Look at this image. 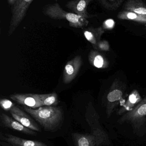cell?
<instances>
[{"label": "cell", "mask_w": 146, "mask_h": 146, "mask_svg": "<svg viewBox=\"0 0 146 146\" xmlns=\"http://www.w3.org/2000/svg\"><path fill=\"white\" fill-rule=\"evenodd\" d=\"M86 120L91 127L90 133L81 134L74 133L72 134L75 146H109L110 140L107 133L99 122L97 115L87 116Z\"/></svg>", "instance_id": "6da1fadb"}, {"label": "cell", "mask_w": 146, "mask_h": 146, "mask_svg": "<svg viewBox=\"0 0 146 146\" xmlns=\"http://www.w3.org/2000/svg\"><path fill=\"white\" fill-rule=\"evenodd\" d=\"M23 107L44 130L54 132L60 128L63 119V112L60 107L42 106L36 110L26 106Z\"/></svg>", "instance_id": "7a4b0ae2"}, {"label": "cell", "mask_w": 146, "mask_h": 146, "mask_svg": "<svg viewBox=\"0 0 146 146\" xmlns=\"http://www.w3.org/2000/svg\"><path fill=\"white\" fill-rule=\"evenodd\" d=\"M43 13L46 16L55 19H64L68 21L71 27L84 28L87 26L89 21L87 19L63 10L57 3L44 6Z\"/></svg>", "instance_id": "3957f363"}, {"label": "cell", "mask_w": 146, "mask_h": 146, "mask_svg": "<svg viewBox=\"0 0 146 146\" xmlns=\"http://www.w3.org/2000/svg\"><path fill=\"white\" fill-rule=\"evenodd\" d=\"M146 117V96L133 110L125 113L118 120V122L120 124L130 123L135 129L144 124Z\"/></svg>", "instance_id": "277c9868"}, {"label": "cell", "mask_w": 146, "mask_h": 146, "mask_svg": "<svg viewBox=\"0 0 146 146\" xmlns=\"http://www.w3.org/2000/svg\"><path fill=\"white\" fill-rule=\"evenodd\" d=\"M33 0H15L12 6L8 34L11 35L22 22Z\"/></svg>", "instance_id": "5b68a950"}, {"label": "cell", "mask_w": 146, "mask_h": 146, "mask_svg": "<svg viewBox=\"0 0 146 146\" xmlns=\"http://www.w3.org/2000/svg\"><path fill=\"white\" fill-rule=\"evenodd\" d=\"M126 88L125 84L120 80L116 79L112 83L107 97L106 114L108 118L110 117L121 100Z\"/></svg>", "instance_id": "8992f818"}, {"label": "cell", "mask_w": 146, "mask_h": 146, "mask_svg": "<svg viewBox=\"0 0 146 146\" xmlns=\"http://www.w3.org/2000/svg\"><path fill=\"white\" fill-rule=\"evenodd\" d=\"M10 98L19 104L32 109H36L43 106L39 94H12Z\"/></svg>", "instance_id": "52a82bcc"}, {"label": "cell", "mask_w": 146, "mask_h": 146, "mask_svg": "<svg viewBox=\"0 0 146 146\" xmlns=\"http://www.w3.org/2000/svg\"><path fill=\"white\" fill-rule=\"evenodd\" d=\"M82 64L80 56H77L67 62L63 71V81L65 84L71 82L77 76Z\"/></svg>", "instance_id": "ba28073f"}, {"label": "cell", "mask_w": 146, "mask_h": 146, "mask_svg": "<svg viewBox=\"0 0 146 146\" xmlns=\"http://www.w3.org/2000/svg\"><path fill=\"white\" fill-rule=\"evenodd\" d=\"M10 113L14 119L20 123L21 124L33 131L40 132L38 125L30 117L22 110L15 106L10 111Z\"/></svg>", "instance_id": "9c48e42d"}, {"label": "cell", "mask_w": 146, "mask_h": 146, "mask_svg": "<svg viewBox=\"0 0 146 146\" xmlns=\"http://www.w3.org/2000/svg\"><path fill=\"white\" fill-rule=\"evenodd\" d=\"M1 121L4 127L8 128L28 135L35 136L37 135V133L35 131L25 127L20 123L6 114H1Z\"/></svg>", "instance_id": "30bf717a"}, {"label": "cell", "mask_w": 146, "mask_h": 146, "mask_svg": "<svg viewBox=\"0 0 146 146\" xmlns=\"http://www.w3.org/2000/svg\"><path fill=\"white\" fill-rule=\"evenodd\" d=\"M1 140L18 146H47L45 143L38 141L25 139L9 134L1 133Z\"/></svg>", "instance_id": "8fae6325"}, {"label": "cell", "mask_w": 146, "mask_h": 146, "mask_svg": "<svg viewBox=\"0 0 146 146\" xmlns=\"http://www.w3.org/2000/svg\"><path fill=\"white\" fill-rule=\"evenodd\" d=\"M92 1L71 0L67 3L66 7L75 13L87 19L91 18L92 16L87 12V8L89 3Z\"/></svg>", "instance_id": "7c38bea8"}, {"label": "cell", "mask_w": 146, "mask_h": 146, "mask_svg": "<svg viewBox=\"0 0 146 146\" xmlns=\"http://www.w3.org/2000/svg\"><path fill=\"white\" fill-rule=\"evenodd\" d=\"M104 33L105 30L103 27H90L84 31V35L86 39L94 48L101 41V37Z\"/></svg>", "instance_id": "4fadbf2b"}, {"label": "cell", "mask_w": 146, "mask_h": 146, "mask_svg": "<svg viewBox=\"0 0 146 146\" xmlns=\"http://www.w3.org/2000/svg\"><path fill=\"white\" fill-rule=\"evenodd\" d=\"M88 59L90 64L98 68H106L109 63L105 56L97 50H92L89 53Z\"/></svg>", "instance_id": "5bb4252c"}, {"label": "cell", "mask_w": 146, "mask_h": 146, "mask_svg": "<svg viewBox=\"0 0 146 146\" xmlns=\"http://www.w3.org/2000/svg\"><path fill=\"white\" fill-rule=\"evenodd\" d=\"M141 97L137 90L133 91L129 95L127 102L123 105L118 113L119 115H123L133 110L141 100Z\"/></svg>", "instance_id": "9a60e30c"}, {"label": "cell", "mask_w": 146, "mask_h": 146, "mask_svg": "<svg viewBox=\"0 0 146 146\" xmlns=\"http://www.w3.org/2000/svg\"><path fill=\"white\" fill-rule=\"evenodd\" d=\"M123 8L124 10L146 15V3L142 0H127Z\"/></svg>", "instance_id": "2e32d148"}, {"label": "cell", "mask_w": 146, "mask_h": 146, "mask_svg": "<svg viewBox=\"0 0 146 146\" xmlns=\"http://www.w3.org/2000/svg\"><path fill=\"white\" fill-rule=\"evenodd\" d=\"M117 18L122 20L132 21L146 24V15L139 14L130 11L123 10L118 13Z\"/></svg>", "instance_id": "e0dca14e"}, {"label": "cell", "mask_w": 146, "mask_h": 146, "mask_svg": "<svg viewBox=\"0 0 146 146\" xmlns=\"http://www.w3.org/2000/svg\"><path fill=\"white\" fill-rule=\"evenodd\" d=\"M43 106H52L58 103V96L55 92L48 94H39Z\"/></svg>", "instance_id": "ac0fdd59"}, {"label": "cell", "mask_w": 146, "mask_h": 146, "mask_svg": "<svg viewBox=\"0 0 146 146\" xmlns=\"http://www.w3.org/2000/svg\"><path fill=\"white\" fill-rule=\"evenodd\" d=\"M105 8L109 10H115L121 5L124 0H114L112 1L107 0H97Z\"/></svg>", "instance_id": "d6986e66"}, {"label": "cell", "mask_w": 146, "mask_h": 146, "mask_svg": "<svg viewBox=\"0 0 146 146\" xmlns=\"http://www.w3.org/2000/svg\"><path fill=\"white\" fill-rule=\"evenodd\" d=\"M0 106L3 110L5 111H10L15 106L14 104L7 99H1L0 100Z\"/></svg>", "instance_id": "ffe728a7"}, {"label": "cell", "mask_w": 146, "mask_h": 146, "mask_svg": "<svg viewBox=\"0 0 146 146\" xmlns=\"http://www.w3.org/2000/svg\"><path fill=\"white\" fill-rule=\"evenodd\" d=\"M94 48L99 50L108 51L109 50L110 45L108 41L106 40H101Z\"/></svg>", "instance_id": "44dd1931"}, {"label": "cell", "mask_w": 146, "mask_h": 146, "mask_svg": "<svg viewBox=\"0 0 146 146\" xmlns=\"http://www.w3.org/2000/svg\"><path fill=\"white\" fill-rule=\"evenodd\" d=\"M115 21L112 19L107 20L103 24L104 29H112L115 26Z\"/></svg>", "instance_id": "7402d4cb"}, {"label": "cell", "mask_w": 146, "mask_h": 146, "mask_svg": "<svg viewBox=\"0 0 146 146\" xmlns=\"http://www.w3.org/2000/svg\"><path fill=\"white\" fill-rule=\"evenodd\" d=\"M1 145L2 146H18L2 141H1Z\"/></svg>", "instance_id": "603a6c76"}, {"label": "cell", "mask_w": 146, "mask_h": 146, "mask_svg": "<svg viewBox=\"0 0 146 146\" xmlns=\"http://www.w3.org/2000/svg\"><path fill=\"white\" fill-rule=\"evenodd\" d=\"M9 4L11 6H13L15 2V0H7Z\"/></svg>", "instance_id": "cb8c5ba5"}]
</instances>
